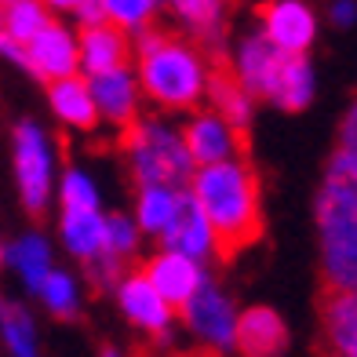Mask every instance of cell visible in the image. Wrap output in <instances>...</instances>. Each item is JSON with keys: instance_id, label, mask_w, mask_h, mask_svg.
I'll list each match as a JSON object with an SVG mask.
<instances>
[{"instance_id": "29", "label": "cell", "mask_w": 357, "mask_h": 357, "mask_svg": "<svg viewBox=\"0 0 357 357\" xmlns=\"http://www.w3.org/2000/svg\"><path fill=\"white\" fill-rule=\"evenodd\" d=\"M47 22H52V15L44 11L40 0H15V4L0 8V29L19 47H26Z\"/></svg>"}, {"instance_id": "37", "label": "cell", "mask_w": 357, "mask_h": 357, "mask_svg": "<svg viewBox=\"0 0 357 357\" xmlns=\"http://www.w3.org/2000/svg\"><path fill=\"white\" fill-rule=\"evenodd\" d=\"M4 310H8V299H4V296H0V317H4Z\"/></svg>"}, {"instance_id": "25", "label": "cell", "mask_w": 357, "mask_h": 357, "mask_svg": "<svg viewBox=\"0 0 357 357\" xmlns=\"http://www.w3.org/2000/svg\"><path fill=\"white\" fill-rule=\"evenodd\" d=\"M33 296L44 303V310L52 314V317H59V321H73V317L80 314V303H84V288H80L77 273L55 266V270L40 281V288L33 291Z\"/></svg>"}, {"instance_id": "8", "label": "cell", "mask_w": 357, "mask_h": 357, "mask_svg": "<svg viewBox=\"0 0 357 357\" xmlns=\"http://www.w3.org/2000/svg\"><path fill=\"white\" fill-rule=\"evenodd\" d=\"M259 29L284 55H310L321 22L310 0H266L259 8Z\"/></svg>"}, {"instance_id": "27", "label": "cell", "mask_w": 357, "mask_h": 357, "mask_svg": "<svg viewBox=\"0 0 357 357\" xmlns=\"http://www.w3.org/2000/svg\"><path fill=\"white\" fill-rule=\"evenodd\" d=\"M0 339L11 357H40V335L37 321L22 303H8L4 317H0Z\"/></svg>"}, {"instance_id": "39", "label": "cell", "mask_w": 357, "mask_h": 357, "mask_svg": "<svg viewBox=\"0 0 357 357\" xmlns=\"http://www.w3.org/2000/svg\"><path fill=\"white\" fill-rule=\"evenodd\" d=\"M178 357H201V354H178Z\"/></svg>"}, {"instance_id": "21", "label": "cell", "mask_w": 357, "mask_h": 357, "mask_svg": "<svg viewBox=\"0 0 357 357\" xmlns=\"http://www.w3.org/2000/svg\"><path fill=\"white\" fill-rule=\"evenodd\" d=\"M204 102H208V109H212L215 117H222L230 128H237V132H248L252 121H255V106H259L252 95L222 70V62L212 70V80H208Z\"/></svg>"}, {"instance_id": "13", "label": "cell", "mask_w": 357, "mask_h": 357, "mask_svg": "<svg viewBox=\"0 0 357 357\" xmlns=\"http://www.w3.org/2000/svg\"><path fill=\"white\" fill-rule=\"evenodd\" d=\"M22 55H26V73H33L44 84L77 77V29L52 19L22 47Z\"/></svg>"}, {"instance_id": "41", "label": "cell", "mask_w": 357, "mask_h": 357, "mask_svg": "<svg viewBox=\"0 0 357 357\" xmlns=\"http://www.w3.org/2000/svg\"><path fill=\"white\" fill-rule=\"evenodd\" d=\"M321 357H324V354H321Z\"/></svg>"}, {"instance_id": "34", "label": "cell", "mask_w": 357, "mask_h": 357, "mask_svg": "<svg viewBox=\"0 0 357 357\" xmlns=\"http://www.w3.org/2000/svg\"><path fill=\"white\" fill-rule=\"evenodd\" d=\"M328 22L335 29L357 26V0H328Z\"/></svg>"}, {"instance_id": "2", "label": "cell", "mask_w": 357, "mask_h": 357, "mask_svg": "<svg viewBox=\"0 0 357 357\" xmlns=\"http://www.w3.org/2000/svg\"><path fill=\"white\" fill-rule=\"evenodd\" d=\"M186 190L212 222L219 259H234L263 237V186L248 157L197 168Z\"/></svg>"}, {"instance_id": "15", "label": "cell", "mask_w": 357, "mask_h": 357, "mask_svg": "<svg viewBox=\"0 0 357 357\" xmlns=\"http://www.w3.org/2000/svg\"><path fill=\"white\" fill-rule=\"evenodd\" d=\"M234 350L241 357H284L288 350V324L273 306H245L237 314Z\"/></svg>"}, {"instance_id": "10", "label": "cell", "mask_w": 357, "mask_h": 357, "mask_svg": "<svg viewBox=\"0 0 357 357\" xmlns=\"http://www.w3.org/2000/svg\"><path fill=\"white\" fill-rule=\"evenodd\" d=\"M117 296V306L121 314L135 324L139 332H146L157 343H172V328H175V310L157 296V288L146 281L142 270H128L121 284L113 288Z\"/></svg>"}, {"instance_id": "11", "label": "cell", "mask_w": 357, "mask_h": 357, "mask_svg": "<svg viewBox=\"0 0 357 357\" xmlns=\"http://www.w3.org/2000/svg\"><path fill=\"white\" fill-rule=\"evenodd\" d=\"M142 273H146V281L157 288V296L165 299L175 314L183 310V306L197 296L208 281H212L208 266L193 263V259L178 255V252H168V248H160V252H153L150 259H146Z\"/></svg>"}, {"instance_id": "20", "label": "cell", "mask_w": 357, "mask_h": 357, "mask_svg": "<svg viewBox=\"0 0 357 357\" xmlns=\"http://www.w3.org/2000/svg\"><path fill=\"white\" fill-rule=\"evenodd\" d=\"M47 106H52L55 121H62L73 132H95L99 128V113L88 95V80L84 77H66V80H52L47 84Z\"/></svg>"}, {"instance_id": "5", "label": "cell", "mask_w": 357, "mask_h": 357, "mask_svg": "<svg viewBox=\"0 0 357 357\" xmlns=\"http://www.w3.org/2000/svg\"><path fill=\"white\" fill-rule=\"evenodd\" d=\"M11 168L19 201L29 215H44L55 197V142L37 121H19L11 132Z\"/></svg>"}, {"instance_id": "18", "label": "cell", "mask_w": 357, "mask_h": 357, "mask_svg": "<svg viewBox=\"0 0 357 357\" xmlns=\"http://www.w3.org/2000/svg\"><path fill=\"white\" fill-rule=\"evenodd\" d=\"M324 357H357V291H332L321 306Z\"/></svg>"}, {"instance_id": "6", "label": "cell", "mask_w": 357, "mask_h": 357, "mask_svg": "<svg viewBox=\"0 0 357 357\" xmlns=\"http://www.w3.org/2000/svg\"><path fill=\"white\" fill-rule=\"evenodd\" d=\"M237 303L226 296V291L208 281L197 296H193L183 310H178V317H183L186 332L197 339V347L204 354H230L234 350V335H237Z\"/></svg>"}, {"instance_id": "38", "label": "cell", "mask_w": 357, "mask_h": 357, "mask_svg": "<svg viewBox=\"0 0 357 357\" xmlns=\"http://www.w3.org/2000/svg\"><path fill=\"white\" fill-rule=\"evenodd\" d=\"M0 270H4V241H0Z\"/></svg>"}, {"instance_id": "22", "label": "cell", "mask_w": 357, "mask_h": 357, "mask_svg": "<svg viewBox=\"0 0 357 357\" xmlns=\"http://www.w3.org/2000/svg\"><path fill=\"white\" fill-rule=\"evenodd\" d=\"M314 95H317V70L310 55H284V66L278 80H273L270 102L284 113H299L314 102Z\"/></svg>"}, {"instance_id": "33", "label": "cell", "mask_w": 357, "mask_h": 357, "mask_svg": "<svg viewBox=\"0 0 357 357\" xmlns=\"http://www.w3.org/2000/svg\"><path fill=\"white\" fill-rule=\"evenodd\" d=\"M73 29L80 33V29H95V26H106V8H102V0H84L77 11H73Z\"/></svg>"}, {"instance_id": "17", "label": "cell", "mask_w": 357, "mask_h": 357, "mask_svg": "<svg viewBox=\"0 0 357 357\" xmlns=\"http://www.w3.org/2000/svg\"><path fill=\"white\" fill-rule=\"evenodd\" d=\"M165 11L186 29V40H193L197 47H212L222 40L226 22H230L234 0H165Z\"/></svg>"}, {"instance_id": "12", "label": "cell", "mask_w": 357, "mask_h": 357, "mask_svg": "<svg viewBox=\"0 0 357 357\" xmlns=\"http://www.w3.org/2000/svg\"><path fill=\"white\" fill-rule=\"evenodd\" d=\"M88 80V95L99 113V124H109L117 132H128L139 117H142V91L132 66L99 73V77H84Z\"/></svg>"}, {"instance_id": "7", "label": "cell", "mask_w": 357, "mask_h": 357, "mask_svg": "<svg viewBox=\"0 0 357 357\" xmlns=\"http://www.w3.org/2000/svg\"><path fill=\"white\" fill-rule=\"evenodd\" d=\"M281 66H284V52H278V47L263 37L259 26L237 33L234 44H230V59L222 62V70L230 73L255 102H270V91H273V80H278Z\"/></svg>"}, {"instance_id": "23", "label": "cell", "mask_w": 357, "mask_h": 357, "mask_svg": "<svg viewBox=\"0 0 357 357\" xmlns=\"http://www.w3.org/2000/svg\"><path fill=\"white\" fill-rule=\"evenodd\" d=\"M59 237L77 263H95L106 248V212H62Z\"/></svg>"}, {"instance_id": "36", "label": "cell", "mask_w": 357, "mask_h": 357, "mask_svg": "<svg viewBox=\"0 0 357 357\" xmlns=\"http://www.w3.org/2000/svg\"><path fill=\"white\" fill-rule=\"evenodd\" d=\"M99 357H128V354H121V350H117V347H106V350H102V354H99Z\"/></svg>"}, {"instance_id": "14", "label": "cell", "mask_w": 357, "mask_h": 357, "mask_svg": "<svg viewBox=\"0 0 357 357\" xmlns=\"http://www.w3.org/2000/svg\"><path fill=\"white\" fill-rule=\"evenodd\" d=\"M160 248L178 252V255H186V259H193V263H201V266H208L212 259H219L215 230H212V222L204 219V212L197 208V201L190 197V190L178 193L175 215L168 222V230L160 234Z\"/></svg>"}, {"instance_id": "32", "label": "cell", "mask_w": 357, "mask_h": 357, "mask_svg": "<svg viewBox=\"0 0 357 357\" xmlns=\"http://www.w3.org/2000/svg\"><path fill=\"white\" fill-rule=\"evenodd\" d=\"M124 273H128L124 263H117V259H109V255H99L95 263H88V281H91L95 291H113L121 284Z\"/></svg>"}, {"instance_id": "31", "label": "cell", "mask_w": 357, "mask_h": 357, "mask_svg": "<svg viewBox=\"0 0 357 357\" xmlns=\"http://www.w3.org/2000/svg\"><path fill=\"white\" fill-rule=\"evenodd\" d=\"M328 172H343V175H357V99L347 106L343 121L335 132V153L328 160Z\"/></svg>"}, {"instance_id": "40", "label": "cell", "mask_w": 357, "mask_h": 357, "mask_svg": "<svg viewBox=\"0 0 357 357\" xmlns=\"http://www.w3.org/2000/svg\"><path fill=\"white\" fill-rule=\"evenodd\" d=\"M201 357H215V354H201Z\"/></svg>"}, {"instance_id": "28", "label": "cell", "mask_w": 357, "mask_h": 357, "mask_svg": "<svg viewBox=\"0 0 357 357\" xmlns=\"http://www.w3.org/2000/svg\"><path fill=\"white\" fill-rule=\"evenodd\" d=\"M55 197L62 212H102V193L84 168H66L55 178Z\"/></svg>"}, {"instance_id": "16", "label": "cell", "mask_w": 357, "mask_h": 357, "mask_svg": "<svg viewBox=\"0 0 357 357\" xmlns=\"http://www.w3.org/2000/svg\"><path fill=\"white\" fill-rule=\"evenodd\" d=\"M132 66V37H124L121 29L95 26L77 33V73L80 77H99Z\"/></svg>"}, {"instance_id": "4", "label": "cell", "mask_w": 357, "mask_h": 357, "mask_svg": "<svg viewBox=\"0 0 357 357\" xmlns=\"http://www.w3.org/2000/svg\"><path fill=\"white\" fill-rule=\"evenodd\" d=\"M121 150L135 186L186 190L197 172L186 153L183 128L168 117H139L128 132H121Z\"/></svg>"}, {"instance_id": "35", "label": "cell", "mask_w": 357, "mask_h": 357, "mask_svg": "<svg viewBox=\"0 0 357 357\" xmlns=\"http://www.w3.org/2000/svg\"><path fill=\"white\" fill-rule=\"evenodd\" d=\"M40 4H44L47 15H73L84 0H40Z\"/></svg>"}, {"instance_id": "9", "label": "cell", "mask_w": 357, "mask_h": 357, "mask_svg": "<svg viewBox=\"0 0 357 357\" xmlns=\"http://www.w3.org/2000/svg\"><path fill=\"white\" fill-rule=\"evenodd\" d=\"M183 142H186L193 168H212V165H226V160L245 157V132L230 128L208 106L190 113V121L183 124Z\"/></svg>"}, {"instance_id": "3", "label": "cell", "mask_w": 357, "mask_h": 357, "mask_svg": "<svg viewBox=\"0 0 357 357\" xmlns=\"http://www.w3.org/2000/svg\"><path fill=\"white\" fill-rule=\"evenodd\" d=\"M314 222L328 296L357 291V175L324 172L314 197Z\"/></svg>"}, {"instance_id": "30", "label": "cell", "mask_w": 357, "mask_h": 357, "mask_svg": "<svg viewBox=\"0 0 357 357\" xmlns=\"http://www.w3.org/2000/svg\"><path fill=\"white\" fill-rule=\"evenodd\" d=\"M139 248H142V234L132 222V215H124V212L106 215V248H102V255H109V259H117V263L128 266L139 255Z\"/></svg>"}, {"instance_id": "1", "label": "cell", "mask_w": 357, "mask_h": 357, "mask_svg": "<svg viewBox=\"0 0 357 357\" xmlns=\"http://www.w3.org/2000/svg\"><path fill=\"white\" fill-rule=\"evenodd\" d=\"M219 62L172 29H146L132 40V73L139 80L142 102L165 113H193L208 95V80Z\"/></svg>"}, {"instance_id": "19", "label": "cell", "mask_w": 357, "mask_h": 357, "mask_svg": "<svg viewBox=\"0 0 357 357\" xmlns=\"http://www.w3.org/2000/svg\"><path fill=\"white\" fill-rule=\"evenodd\" d=\"M4 266L22 281L26 291H37L40 281L55 270V252H52V241L44 234L29 230L22 237H15L11 245H4Z\"/></svg>"}, {"instance_id": "24", "label": "cell", "mask_w": 357, "mask_h": 357, "mask_svg": "<svg viewBox=\"0 0 357 357\" xmlns=\"http://www.w3.org/2000/svg\"><path fill=\"white\" fill-rule=\"evenodd\" d=\"M178 193L183 190H168V186H139L135 190V212L132 222L139 226L142 237H157L168 230V222L175 215V204H178Z\"/></svg>"}, {"instance_id": "26", "label": "cell", "mask_w": 357, "mask_h": 357, "mask_svg": "<svg viewBox=\"0 0 357 357\" xmlns=\"http://www.w3.org/2000/svg\"><path fill=\"white\" fill-rule=\"evenodd\" d=\"M102 8H106V22L135 40L146 29H153V22L165 11V0H102Z\"/></svg>"}]
</instances>
